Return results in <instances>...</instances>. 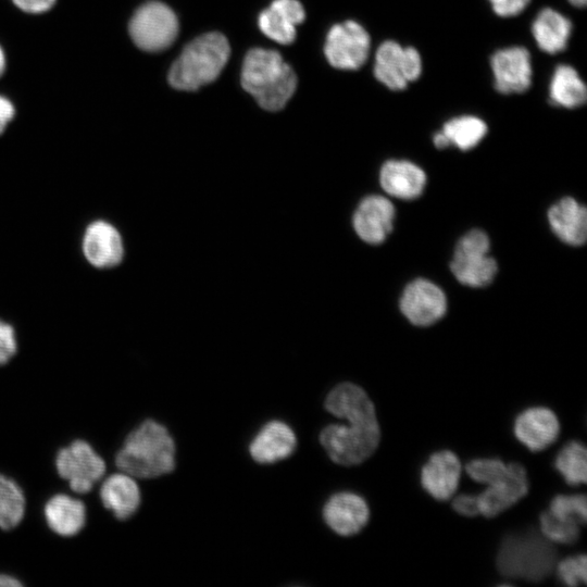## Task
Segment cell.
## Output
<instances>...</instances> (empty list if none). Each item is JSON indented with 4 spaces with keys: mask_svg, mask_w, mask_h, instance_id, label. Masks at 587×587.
I'll list each match as a JSON object with an SVG mask.
<instances>
[{
    "mask_svg": "<svg viewBox=\"0 0 587 587\" xmlns=\"http://www.w3.org/2000/svg\"><path fill=\"white\" fill-rule=\"evenodd\" d=\"M325 409L348 421V425L330 424L321 432L320 441L328 457L347 466L371 457L378 446L380 430L367 394L352 383H341L326 397Z\"/></svg>",
    "mask_w": 587,
    "mask_h": 587,
    "instance_id": "obj_1",
    "label": "cell"
},
{
    "mask_svg": "<svg viewBox=\"0 0 587 587\" xmlns=\"http://www.w3.org/2000/svg\"><path fill=\"white\" fill-rule=\"evenodd\" d=\"M115 466L135 478L150 479L175 467V444L162 424L146 420L132 430L114 458Z\"/></svg>",
    "mask_w": 587,
    "mask_h": 587,
    "instance_id": "obj_2",
    "label": "cell"
},
{
    "mask_svg": "<svg viewBox=\"0 0 587 587\" xmlns=\"http://www.w3.org/2000/svg\"><path fill=\"white\" fill-rule=\"evenodd\" d=\"M241 85L267 111H278L292 97L297 77L275 50L254 48L242 63Z\"/></svg>",
    "mask_w": 587,
    "mask_h": 587,
    "instance_id": "obj_3",
    "label": "cell"
},
{
    "mask_svg": "<svg viewBox=\"0 0 587 587\" xmlns=\"http://www.w3.org/2000/svg\"><path fill=\"white\" fill-rule=\"evenodd\" d=\"M230 47L221 33H208L190 41L173 63L168 82L179 90H197L221 74Z\"/></svg>",
    "mask_w": 587,
    "mask_h": 587,
    "instance_id": "obj_4",
    "label": "cell"
},
{
    "mask_svg": "<svg viewBox=\"0 0 587 587\" xmlns=\"http://www.w3.org/2000/svg\"><path fill=\"white\" fill-rule=\"evenodd\" d=\"M555 558V549L544 535L515 533L503 538L497 554V567L503 576L539 582L551 573Z\"/></svg>",
    "mask_w": 587,
    "mask_h": 587,
    "instance_id": "obj_5",
    "label": "cell"
},
{
    "mask_svg": "<svg viewBox=\"0 0 587 587\" xmlns=\"http://www.w3.org/2000/svg\"><path fill=\"white\" fill-rule=\"evenodd\" d=\"M54 465L60 478L76 494H88L107 472V463L84 439H75L58 450Z\"/></svg>",
    "mask_w": 587,
    "mask_h": 587,
    "instance_id": "obj_6",
    "label": "cell"
},
{
    "mask_svg": "<svg viewBox=\"0 0 587 587\" xmlns=\"http://www.w3.org/2000/svg\"><path fill=\"white\" fill-rule=\"evenodd\" d=\"M489 239L479 229H473L457 243L450 268L457 279L466 286L483 287L491 283L497 263L488 254Z\"/></svg>",
    "mask_w": 587,
    "mask_h": 587,
    "instance_id": "obj_7",
    "label": "cell"
},
{
    "mask_svg": "<svg viewBox=\"0 0 587 587\" xmlns=\"http://www.w3.org/2000/svg\"><path fill=\"white\" fill-rule=\"evenodd\" d=\"M178 34V21L166 4L150 1L141 5L129 22V35L143 51L166 49Z\"/></svg>",
    "mask_w": 587,
    "mask_h": 587,
    "instance_id": "obj_8",
    "label": "cell"
},
{
    "mask_svg": "<svg viewBox=\"0 0 587 587\" xmlns=\"http://www.w3.org/2000/svg\"><path fill=\"white\" fill-rule=\"evenodd\" d=\"M422 73V60L413 47H402L392 40L384 41L377 49L374 75L391 90H402Z\"/></svg>",
    "mask_w": 587,
    "mask_h": 587,
    "instance_id": "obj_9",
    "label": "cell"
},
{
    "mask_svg": "<svg viewBox=\"0 0 587 587\" xmlns=\"http://www.w3.org/2000/svg\"><path fill=\"white\" fill-rule=\"evenodd\" d=\"M370 43L367 32L357 22L347 21L329 29L324 52L332 66L358 70L369 57Z\"/></svg>",
    "mask_w": 587,
    "mask_h": 587,
    "instance_id": "obj_10",
    "label": "cell"
},
{
    "mask_svg": "<svg viewBox=\"0 0 587 587\" xmlns=\"http://www.w3.org/2000/svg\"><path fill=\"white\" fill-rule=\"evenodd\" d=\"M82 250L86 261L99 270L115 267L124 258V243L118 229L103 220L93 221L85 228Z\"/></svg>",
    "mask_w": 587,
    "mask_h": 587,
    "instance_id": "obj_11",
    "label": "cell"
},
{
    "mask_svg": "<svg viewBox=\"0 0 587 587\" xmlns=\"http://www.w3.org/2000/svg\"><path fill=\"white\" fill-rule=\"evenodd\" d=\"M400 309L404 316L419 326H428L446 313L447 299L442 290L426 279L410 283L401 297Z\"/></svg>",
    "mask_w": 587,
    "mask_h": 587,
    "instance_id": "obj_12",
    "label": "cell"
},
{
    "mask_svg": "<svg viewBox=\"0 0 587 587\" xmlns=\"http://www.w3.org/2000/svg\"><path fill=\"white\" fill-rule=\"evenodd\" d=\"M508 465L504 476L488 484V487L476 496L478 513L486 517H495L516 503L528 491L526 470L517 463Z\"/></svg>",
    "mask_w": 587,
    "mask_h": 587,
    "instance_id": "obj_13",
    "label": "cell"
},
{
    "mask_svg": "<svg viewBox=\"0 0 587 587\" xmlns=\"http://www.w3.org/2000/svg\"><path fill=\"white\" fill-rule=\"evenodd\" d=\"M495 88L501 93H520L532 84L530 54L524 47L498 50L491 57Z\"/></svg>",
    "mask_w": 587,
    "mask_h": 587,
    "instance_id": "obj_14",
    "label": "cell"
},
{
    "mask_svg": "<svg viewBox=\"0 0 587 587\" xmlns=\"http://www.w3.org/2000/svg\"><path fill=\"white\" fill-rule=\"evenodd\" d=\"M323 516L335 533L351 536L366 525L370 510L363 498L353 492L342 491L328 499L323 509Z\"/></svg>",
    "mask_w": 587,
    "mask_h": 587,
    "instance_id": "obj_15",
    "label": "cell"
},
{
    "mask_svg": "<svg viewBox=\"0 0 587 587\" xmlns=\"http://www.w3.org/2000/svg\"><path fill=\"white\" fill-rule=\"evenodd\" d=\"M395 208L385 197L364 198L353 215V227L359 237L372 245L383 242L392 229Z\"/></svg>",
    "mask_w": 587,
    "mask_h": 587,
    "instance_id": "obj_16",
    "label": "cell"
},
{
    "mask_svg": "<svg viewBox=\"0 0 587 587\" xmlns=\"http://www.w3.org/2000/svg\"><path fill=\"white\" fill-rule=\"evenodd\" d=\"M560 425L548 408L534 407L523 411L515 420L514 434L530 451H540L558 437Z\"/></svg>",
    "mask_w": 587,
    "mask_h": 587,
    "instance_id": "obj_17",
    "label": "cell"
},
{
    "mask_svg": "<svg viewBox=\"0 0 587 587\" xmlns=\"http://www.w3.org/2000/svg\"><path fill=\"white\" fill-rule=\"evenodd\" d=\"M461 474L458 457L450 450L433 453L421 471L423 488L436 500H448L457 490Z\"/></svg>",
    "mask_w": 587,
    "mask_h": 587,
    "instance_id": "obj_18",
    "label": "cell"
},
{
    "mask_svg": "<svg viewBox=\"0 0 587 587\" xmlns=\"http://www.w3.org/2000/svg\"><path fill=\"white\" fill-rule=\"evenodd\" d=\"M99 497L102 505L118 521L130 519L141 501L140 489L135 477L124 473H113L103 479Z\"/></svg>",
    "mask_w": 587,
    "mask_h": 587,
    "instance_id": "obj_19",
    "label": "cell"
},
{
    "mask_svg": "<svg viewBox=\"0 0 587 587\" xmlns=\"http://www.w3.org/2000/svg\"><path fill=\"white\" fill-rule=\"evenodd\" d=\"M305 16L302 4L298 0H275L259 16L262 33L272 40L288 45L296 38V26Z\"/></svg>",
    "mask_w": 587,
    "mask_h": 587,
    "instance_id": "obj_20",
    "label": "cell"
},
{
    "mask_svg": "<svg viewBox=\"0 0 587 587\" xmlns=\"http://www.w3.org/2000/svg\"><path fill=\"white\" fill-rule=\"evenodd\" d=\"M296 445L292 429L284 422L272 421L257 434L249 451L255 462L270 464L289 457Z\"/></svg>",
    "mask_w": 587,
    "mask_h": 587,
    "instance_id": "obj_21",
    "label": "cell"
},
{
    "mask_svg": "<svg viewBox=\"0 0 587 587\" xmlns=\"http://www.w3.org/2000/svg\"><path fill=\"white\" fill-rule=\"evenodd\" d=\"M43 516L50 530L61 537H73L86 523L85 503L66 494H55L43 505Z\"/></svg>",
    "mask_w": 587,
    "mask_h": 587,
    "instance_id": "obj_22",
    "label": "cell"
},
{
    "mask_svg": "<svg viewBox=\"0 0 587 587\" xmlns=\"http://www.w3.org/2000/svg\"><path fill=\"white\" fill-rule=\"evenodd\" d=\"M552 230L564 242L580 246L587 235V211L571 197L553 204L548 212Z\"/></svg>",
    "mask_w": 587,
    "mask_h": 587,
    "instance_id": "obj_23",
    "label": "cell"
},
{
    "mask_svg": "<svg viewBox=\"0 0 587 587\" xmlns=\"http://www.w3.org/2000/svg\"><path fill=\"white\" fill-rule=\"evenodd\" d=\"M426 176L421 167L403 160L387 161L380 170L383 189L397 198L419 197L425 186Z\"/></svg>",
    "mask_w": 587,
    "mask_h": 587,
    "instance_id": "obj_24",
    "label": "cell"
},
{
    "mask_svg": "<svg viewBox=\"0 0 587 587\" xmlns=\"http://www.w3.org/2000/svg\"><path fill=\"white\" fill-rule=\"evenodd\" d=\"M571 30V21L549 8L539 12L532 26V32L538 47L550 54L565 49Z\"/></svg>",
    "mask_w": 587,
    "mask_h": 587,
    "instance_id": "obj_25",
    "label": "cell"
},
{
    "mask_svg": "<svg viewBox=\"0 0 587 587\" xmlns=\"http://www.w3.org/2000/svg\"><path fill=\"white\" fill-rule=\"evenodd\" d=\"M550 98L553 103L573 109L583 105L587 89L576 70L570 65H559L550 83Z\"/></svg>",
    "mask_w": 587,
    "mask_h": 587,
    "instance_id": "obj_26",
    "label": "cell"
},
{
    "mask_svg": "<svg viewBox=\"0 0 587 587\" xmlns=\"http://www.w3.org/2000/svg\"><path fill=\"white\" fill-rule=\"evenodd\" d=\"M26 499L21 486L0 473V529L8 532L23 520Z\"/></svg>",
    "mask_w": 587,
    "mask_h": 587,
    "instance_id": "obj_27",
    "label": "cell"
},
{
    "mask_svg": "<svg viewBox=\"0 0 587 587\" xmlns=\"http://www.w3.org/2000/svg\"><path fill=\"white\" fill-rule=\"evenodd\" d=\"M449 143L461 150L474 148L486 135L487 125L476 116L463 115L448 121L441 130Z\"/></svg>",
    "mask_w": 587,
    "mask_h": 587,
    "instance_id": "obj_28",
    "label": "cell"
},
{
    "mask_svg": "<svg viewBox=\"0 0 587 587\" xmlns=\"http://www.w3.org/2000/svg\"><path fill=\"white\" fill-rule=\"evenodd\" d=\"M555 469L569 485L577 486L587 480V453L579 441H571L557 455Z\"/></svg>",
    "mask_w": 587,
    "mask_h": 587,
    "instance_id": "obj_29",
    "label": "cell"
},
{
    "mask_svg": "<svg viewBox=\"0 0 587 587\" xmlns=\"http://www.w3.org/2000/svg\"><path fill=\"white\" fill-rule=\"evenodd\" d=\"M540 530L550 541L558 544H574L579 537V525L576 522L555 517L549 511L540 514Z\"/></svg>",
    "mask_w": 587,
    "mask_h": 587,
    "instance_id": "obj_30",
    "label": "cell"
},
{
    "mask_svg": "<svg viewBox=\"0 0 587 587\" xmlns=\"http://www.w3.org/2000/svg\"><path fill=\"white\" fill-rule=\"evenodd\" d=\"M586 497L584 495H559L551 500L549 512L558 519L584 525L587 517Z\"/></svg>",
    "mask_w": 587,
    "mask_h": 587,
    "instance_id": "obj_31",
    "label": "cell"
},
{
    "mask_svg": "<svg viewBox=\"0 0 587 587\" xmlns=\"http://www.w3.org/2000/svg\"><path fill=\"white\" fill-rule=\"evenodd\" d=\"M508 467L499 459H475L466 464L465 470L472 479L488 485L504 476Z\"/></svg>",
    "mask_w": 587,
    "mask_h": 587,
    "instance_id": "obj_32",
    "label": "cell"
},
{
    "mask_svg": "<svg viewBox=\"0 0 587 587\" xmlns=\"http://www.w3.org/2000/svg\"><path fill=\"white\" fill-rule=\"evenodd\" d=\"M587 559L585 554L570 557L559 562V578L567 586L585 584L587 578Z\"/></svg>",
    "mask_w": 587,
    "mask_h": 587,
    "instance_id": "obj_33",
    "label": "cell"
},
{
    "mask_svg": "<svg viewBox=\"0 0 587 587\" xmlns=\"http://www.w3.org/2000/svg\"><path fill=\"white\" fill-rule=\"evenodd\" d=\"M17 352V340L13 326L0 320V366L8 364Z\"/></svg>",
    "mask_w": 587,
    "mask_h": 587,
    "instance_id": "obj_34",
    "label": "cell"
},
{
    "mask_svg": "<svg viewBox=\"0 0 587 587\" xmlns=\"http://www.w3.org/2000/svg\"><path fill=\"white\" fill-rule=\"evenodd\" d=\"M496 14L510 17L520 14L530 0H489Z\"/></svg>",
    "mask_w": 587,
    "mask_h": 587,
    "instance_id": "obj_35",
    "label": "cell"
},
{
    "mask_svg": "<svg viewBox=\"0 0 587 587\" xmlns=\"http://www.w3.org/2000/svg\"><path fill=\"white\" fill-rule=\"evenodd\" d=\"M452 508L455 512L464 516H476L478 513L476 496L460 495L452 501Z\"/></svg>",
    "mask_w": 587,
    "mask_h": 587,
    "instance_id": "obj_36",
    "label": "cell"
},
{
    "mask_svg": "<svg viewBox=\"0 0 587 587\" xmlns=\"http://www.w3.org/2000/svg\"><path fill=\"white\" fill-rule=\"evenodd\" d=\"M16 7L28 13H42L51 9L55 0H13Z\"/></svg>",
    "mask_w": 587,
    "mask_h": 587,
    "instance_id": "obj_37",
    "label": "cell"
},
{
    "mask_svg": "<svg viewBox=\"0 0 587 587\" xmlns=\"http://www.w3.org/2000/svg\"><path fill=\"white\" fill-rule=\"evenodd\" d=\"M14 116V107L5 98L0 96V134H2Z\"/></svg>",
    "mask_w": 587,
    "mask_h": 587,
    "instance_id": "obj_38",
    "label": "cell"
},
{
    "mask_svg": "<svg viewBox=\"0 0 587 587\" xmlns=\"http://www.w3.org/2000/svg\"><path fill=\"white\" fill-rule=\"evenodd\" d=\"M23 583L16 577L0 573V587H21Z\"/></svg>",
    "mask_w": 587,
    "mask_h": 587,
    "instance_id": "obj_39",
    "label": "cell"
},
{
    "mask_svg": "<svg viewBox=\"0 0 587 587\" xmlns=\"http://www.w3.org/2000/svg\"><path fill=\"white\" fill-rule=\"evenodd\" d=\"M434 143L439 149H444V148H446V147H448L450 145L447 137L445 136V134L442 132L437 133L434 136Z\"/></svg>",
    "mask_w": 587,
    "mask_h": 587,
    "instance_id": "obj_40",
    "label": "cell"
},
{
    "mask_svg": "<svg viewBox=\"0 0 587 587\" xmlns=\"http://www.w3.org/2000/svg\"><path fill=\"white\" fill-rule=\"evenodd\" d=\"M5 68V58L2 49L0 48V76L4 72Z\"/></svg>",
    "mask_w": 587,
    "mask_h": 587,
    "instance_id": "obj_41",
    "label": "cell"
},
{
    "mask_svg": "<svg viewBox=\"0 0 587 587\" xmlns=\"http://www.w3.org/2000/svg\"><path fill=\"white\" fill-rule=\"evenodd\" d=\"M571 4L577 8H582L586 5L587 0H569Z\"/></svg>",
    "mask_w": 587,
    "mask_h": 587,
    "instance_id": "obj_42",
    "label": "cell"
}]
</instances>
